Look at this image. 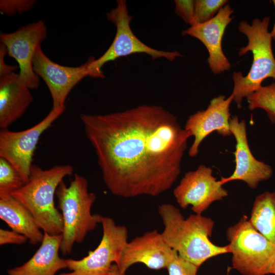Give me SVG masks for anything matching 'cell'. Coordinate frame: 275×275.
Instances as JSON below:
<instances>
[{
	"instance_id": "obj_1",
	"label": "cell",
	"mask_w": 275,
	"mask_h": 275,
	"mask_svg": "<svg viewBox=\"0 0 275 275\" xmlns=\"http://www.w3.org/2000/svg\"><path fill=\"white\" fill-rule=\"evenodd\" d=\"M80 119L113 195L156 197L177 179L191 135L163 107L142 104L104 115L82 114Z\"/></svg>"
},
{
	"instance_id": "obj_2",
	"label": "cell",
	"mask_w": 275,
	"mask_h": 275,
	"mask_svg": "<svg viewBox=\"0 0 275 275\" xmlns=\"http://www.w3.org/2000/svg\"><path fill=\"white\" fill-rule=\"evenodd\" d=\"M158 212L164 226V241L183 259L200 267L211 258L230 253L228 244L219 246L210 240L214 225L211 218L194 214L185 218L170 203L159 205Z\"/></svg>"
},
{
	"instance_id": "obj_3",
	"label": "cell",
	"mask_w": 275,
	"mask_h": 275,
	"mask_svg": "<svg viewBox=\"0 0 275 275\" xmlns=\"http://www.w3.org/2000/svg\"><path fill=\"white\" fill-rule=\"evenodd\" d=\"M73 172L70 165L55 166L44 170L33 164L28 182L11 194L28 209L43 232L51 235L62 233L63 218L55 206L54 195L63 179Z\"/></svg>"
},
{
	"instance_id": "obj_4",
	"label": "cell",
	"mask_w": 275,
	"mask_h": 275,
	"mask_svg": "<svg viewBox=\"0 0 275 275\" xmlns=\"http://www.w3.org/2000/svg\"><path fill=\"white\" fill-rule=\"evenodd\" d=\"M56 195L63 223L60 251L65 255L71 253L75 243L83 241L88 233L101 224L102 216L91 212L96 196L89 191L88 181L84 176L75 174L69 186L62 181Z\"/></svg>"
},
{
	"instance_id": "obj_5",
	"label": "cell",
	"mask_w": 275,
	"mask_h": 275,
	"mask_svg": "<svg viewBox=\"0 0 275 275\" xmlns=\"http://www.w3.org/2000/svg\"><path fill=\"white\" fill-rule=\"evenodd\" d=\"M269 22L270 18L265 17L262 20L254 19L251 25L244 20L238 25L239 32L248 40V44L240 48L238 55L241 56L250 51L253 57L246 76L241 72H234L232 75L234 88L231 94L238 108H241L243 98L258 90L264 80L268 77L275 80V58L271 46L272 38L268 31Z\"/></svg>"
},
{
	"instance_id": "obj_6",
	"label": "cell",
	"mask_w": 275,
	"mask_h": 275,
	"mask_svg": "<svg viewBox=\"0 0 275 275\" xmlns=\"http://www.w3.org/2000/svg\"><path fill=\"white\" fill-rule=\"evenodd\" d=\"M232 268L242 275H267L275 261V244L243 215L226 232Z\"/></svg>"
},
{
	"instance_id": "obj_7",
	"label": "cell",
	"mask_w": 275,
	"mask_h": 275,
	"mask_svg": "<svg viewBox=\"0 0 275 275\" xmlns=\"http://www.w3.org/2000/svg\"><path fill=\"white\" fill-rule=\"evenodd\" d=\"M117 2V7L106 14L107 19L116 28V35L109 48L100 57L97 59L90 58L89 68L91 71L92 77L103 78L101 68L105 63L135 53H146L153 60L163 58L169 61L182 56L178 51L157 50L142 42L131 29L130 24L133 16L129 14L126 1L118 0Z\"/></svg>"
},
{
	"instance_id": "obj_8",
	"label": "cell",
	"mask_w": 275,
	"mask_h": 275,
	"mask_svg": "<svg viewBox=\"0 0 275 275\" xmlns=\"http://www.w3.org/2000/svg\"><path fill=\"white\" fill-rule=\"evenodd\" d=\"M102 237L98 246L80 260L66 259L69 272L59 275H109L128 242V230L109 217L102 216Z\"/></svg>"
},
{
	"instance_id": "obj_9",
	"label": "cell",
	"mask_w": 275,
	"mask_h": 275,
	"mask_svg": "<svg viewBox=\"0 0 275 275\" xmlns=\"http://www.w3.org/2000/svg\"><path fill=\"white\" fill-rule=\"evenodd\" d=\"M65 109L52 108L40 122L24 130L12 131L8 129H1L0 157L14 167L24 183L29 180L33 155L41 135Z\"/></svg>"
},
{
	"instance_id": "obj_10",
	"label": "cell",
	"mask_w": 275,
	"mask_h": 275,
	"mask_svg": "<svg viewBox=\"0 0 275 275\" xmlns=\"http://www.w3.org/2000/svg\"><path fill=\"white\" fill-rule=\"evenodd\" d=\"M223 185L213 175L211 168L201 164L184 174L174 189L173 195L181 208L191 206L195 214H202L213 202L228 195Z\"/></svg>"
},
{
	"instance_id": "obj_11",
	"label": "cell",
	"mask_w": 275,
	"mask_h": 275,
	"mask_svg": "<svg viewBox=\"0 0 275 275\" xmlns=\"http://www.w3.org/2000/svg\"><path fill=\"white\" fill-rule=\"evenodd\" d=\"M47 28L40 20L20 28L10 33L0 34L8 55L18 64L19 74L30 89H38L39 79L33 69V61L37 48L47 37Z\"/></svg>"
},
{
	"instance_id": "obj_12",
	"label": "cell",
	"mask_w": 275,
	"mask_h": 275,
	"mask_svg": "<svg viewBox=\"0 0 275 275\" xmlns=\"http://www.w3.org/2000/svg\"><path fill=\"white\" fill-rule=\"evenodd\" d=\"M90 63V58L80 66H62L47 57L41 46L37 48L33 61L34 71L47 85L53 108H65L66 100L72 89L84 78L92 77Z\"/></svg>"
},
{
	"instance_id": "obj_13",
	"label": "cell",
	"mask_w": 275,
	"mask_h": 275,
	"mask_svg": "<svg viewBox=\"0 0 275 275\" xmlns=\"http://www.w3.org/2000/svg\"><path fill=\"white\" fill-rule=\"evenodd\" d=\"M178 253L164 241L161 233L154 230L147 231L127 242L116 264L122 275L131 265L141 263L148 268H167Z\"/></svg>"
},
{
	"instance_id": "obj_14",
	"label": "cell",
	"mask_w": 275,
	"mask_h": 275,
	"mask_svg": "<svg viewBox=\"0 0 275 275\" xmlns=\"http://www.w3.org/2000/svg\"><path fill=\"white\" fill-rule=\"evenodd\" d=\"M230 129L235 141V167L233 173L219 180L223 185L234 180L244 182L251 188L255 189L259 183L269 179L273 170L268 164L257 160L252 154L248 143L246 126L244 120H239L237 116L230 119Z\"/></svg>"
},
{
	"instance_id": "obj_15",
	"label": "cell",
	"mask_w": 275,
	"mask_h": 275,
	"mask_svg": "<svg viewBox=\"0 0 275 275\" xmlns=\"http://www.w3.org/2000/svg\"><path fill=\"white\" fill-rule=\"evenodd\" d=\"M232 101V94L227 98L224 95H219L210 100L206 109L189 116L184 128L194 137L188 150L190 157H195L198 154L201 143L212 132L216 131L224 137L232 135L229 121L230 106Z\"/></svg>"
},
{
	"instance_id": "obj_16",
	"label": "cell",
	"mask_w": 275,
	"mask_h": 275,
	"mask_svg": "<svg viewBox=\"0 0 275 275\" xmlns=\"http://www.w3.org/2000/svg\"><path fill=\"white\" fill-rule=\"evenodd\" d=\"M233 12L229 5H225L210 20L191 26L182 31V35H189L201 41L206 47L207 62L213 73L218 74L228 70L231 64L222 48V40L225 29L232 21Z\"/></svg>"
},
{
	"instance_id": "obj_17",
	"label": "cell",
	"mask_w": 275,
	"mask_h": 275,
	"mask_svg": "<svg viewBox=\"0 0 275 275\" xmlns=\"http://www.w3.org/2000/svg\"><path fill=\"white\" fill-rule=\"evenodd\" d=\"M34 100L19 73L0 77V127L8 129L21 117Z\"/></svg>"
},
{
	"instance_id": "obj_18",
	"label": "cell",
	"mask_w": 275,
	"mask_h": 275,
	"mask_svg": "<svg viewBox=\"0 0 275 275\" xmlns=\"http://www.w3.org/2000/svg\"><path fill=\"white\" fill-rule=\"evenodd\" d=\"M62 235L43 232L39 248L23 264L9 269L8 275H56L60 270L67 268L66 259L59 256Z\"/></svg>"
},
{
	"instance_id": "obj_19",
	"label": "cell",
	"mask_w": 275,
	"mask_h": 275,
	"mask_svg": "<svg viewBox=\"0 0 275 275\" xmlns=\"http://www.w3.org/2000/svg\"><path fill=\"white\" fill-rule=\"evenodd\" d=\"M0 218L12 230L25 236L31 244L41 242L43 232L28 209L12 196L0 197Z\"/></svg>"
},
{
	"instance_id": "obj_20",
	"label": "cell",
	"mask_w": 275,
	"mask_h": 275,
	"mask_svg": "<svg viewBox=\"0 0 275 275\" xmlns=\"http://www.w3.org/2000/svg\"><path fill=\"white\" fill-rule=\"evenodd\" d=\"M249 220L256 230L275 244V191H266L255 198Z\"/></svg>"
},
{
	"instance_id": "obj_21",
	"label": "cell",
	"mask_w": 275,
	"mask_h": 275,
	"mask_svg": "<svg viewBox=\"0 0 275 275\" xmlns=\"http://www.w3.org/2000/svg\"><path fill=\"white\" fill-rule=\"evenodd\" d=\"M246 99L250 110L264 109L270 121L275 124V82L262 86Z\"/></svg>"
},
{
	"instance_id": "obj_22",
	"label": "cell",
	"mask_w": 275,
	"mask_h": 275,
	"mask_svg": "<svg viewBox=\"0 0 275 275\" xmlns=\"http://www.w3.org/2000/svg\"><path fill=\"white\" fill-rule=\"evenodd\" d=\"M24 183L14 167L8 161L0 157V197L11 195Z\"/></svg>"
},
{
	"instance_id": "obj_23",
	"label": "cell",
	"mask_w": 275,
	"mask_h": 275,
	"mask_svg": "<svg viewBox=\"0 0 275 275\" xmlns=\"http://www.w3.org/2000/svg\"><path fill=\"white\" fill-rule=\"evenodd\" d=\"M226 0H196L193 25L205 23L214 17L227 3ZM191 25V26H193Z\"/></svg>"
},
{
	"instance_id": "obj_24",
	"label": "cell",
	"mask_w": 275,
	"mask_h": 275,
	"mask_svg": "<svg viewBox=\"0 0 275 275\" xmlns=\"http://www.w3.org/2000/svg\"><path fill=\"white\" fill-rule=\"evenodd\" d=\"M199 267L181 257L178 254L168 264V275H197Z\"/></svg>"
},
{
	"instance_id": "obj_25",
	"label": "cell",
	"mask_w": 275,
	"mask_h": 275,
	"mask_svg": "<svg viewBox=\"0 0 275 275\" xmlns=\"http://www.w3.org/2000/svg\"><path fill=\"white\" fill-rule=\"evenodd\" d=\"M35 3L34 0H1L0 11L7 15L21 14L31 10Z\"/></svg>"
},
{
	"instance_id": "obj_26",
	"label": "cell",
	"mask_w": 275,
	"mask_h": 275,
	"mask_svg": "<svg viewBox=\"0 0 275 275\" xmlns=\"http://www.w3.org/2000/svg\"><path fill=\"white\" fill-rule=\"evenodd\" d=\"M175 12L188 24L193 25L195 17V1L175 0Z\"/></svg>"
},
{
	"instance_id": "obj_27",
	"label": "cell",
	"mask_w": 275,
	"mask_h": 275,
	"mask_svg": "<svg viewBox=\"0 0 275 275\" xmlns=\"http://www.w3.org/2000/svg\"><path fill=\"white\" fill-rule=\"evenodd\" d=\"M28 239L23 235L13 230L0 229V245L8 244H23Z\"/></svg>"
},
{
	"instance_id": "obj_28",
	"label": "cell",
	"mask_w": 275,
	"mask_h": 275,
	"mask_svg": "<svg viewBox=\"0 0 275 275\" xmlns=\"http://www.w3.org/2000/svg\"><path fill=\"white\" fill-rule=\"evenodd\" d=\"M8 53L6 46L1 43L0 44V77L9 75L14 72L16 69V66H9L5 62V57Z\"/></svg>"
},
{
	"instance_id": "obj_29",
	"label": "cell",
	"mask_w": 275,
	"mask_h": 275,
	"mask_svg": "<svg viewBox=\"0 0 275 275\" xmlns=\"http://www.w3.org/2000/svg\"><path fill=\"white\" fill-rule=\"evenodd\" d=\"M109 275H122L119 270L118 266L116 263H114L113 265Z\"/></svg>"
},
{
	"instance_id": "obj_30",
	"label": "cell",
	"mask_w": 275,
	"mask_h": 275,
	"mask_svg": "<svg viewBox=\"0 0 275 275\" xmlns=\"http://www.w3.org/2000/svg\"><path fill=\"white\" fill-rule=\"evenodd\" d=\"M272 3L274 5L275 8V0L272 1ZM272 39L275 41V21L272 31L270 32Z\"/></svg>"
},
{
	"instance_id": "obj_31",
	"label": "cell",
	"mask_w": 275,
	"mask_h": 275,
	"mask_svg": "<svg viewBox=\"0 0 275 275\" xmlns=\"http://www.w3.org/2000/svg\"><path fill=\"white\" fill-rule=\"evenodd\" d=\"M270 274H273L275 275V261L270 269Z\"/></svg>"
}]
</instances>
